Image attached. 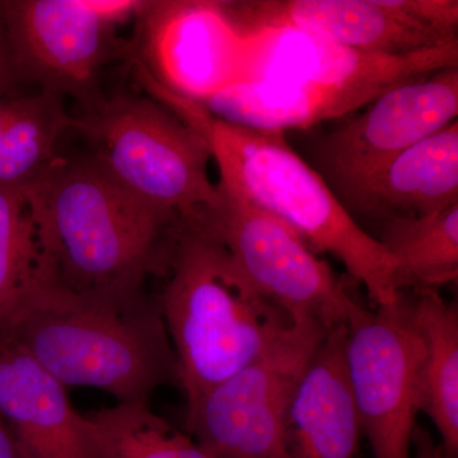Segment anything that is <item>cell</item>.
I'll list each match as a JSON object with an SVG mask.
<instances>
[{
	"instance_id": "6da1fadb",
	"label": "cell",
	"mask_w": 458,
	"mask_h": 458,
	"mask_svg": "<svg viewBox=\"0 0 458 458\" xmlns=\"http://www.w3.org/2000/svg\"><path fill=\"white\" fill-rule=\"evenodd\" d=\"M38 229L45 285L134 303L161 276L179 216L132 194L90 157H57L23 186Z\"/></svg>"
},
{
	"instance_id": "7a4b0ae2",
	"label": "cell",
	"mask_w": 458,
	"mask_h": 458,
	"mask_svg": "<svg viewBox=\"0 0 458 458\" xmlns=\"http://www.w3.org/2000/svg\"><path fill=\"white\" fill-rule=\"evenodd\" d=\"M162 102L207 140L221 174L219 189L285 223L316 254L327 252L343 262L376 306L396 300L390 256L355 222L318 172L289 146L284 132L222 122L197 102L170 92Z\"/></svg>"
},
{
	"instance_id": "3957f363",
	"label": "cell",
	"mask_w": 458,
	"mask_h": 458,
	"mask_svg": "<svg viewBox=\"0 0 458 458\" xmlns=\"http://www.w3.org/2000/svg\"><path fill=\"white\" fill-rule=\"evenodd\" d=\"M159 294L186 414L294 324L256 291L222 243L192 221L172 229Z\"/></svg>"
},
{
	"instance_id": "277c9868",
	"label": "cell",
	"mask_w": 458,
	"mask_h": 458,
	"mask_svg": "<svg viewBox=\"0 0 458 458\" xmlns=\"http://www.w3.org/2000/svg\"><path fill=\"white\" fill-rule=\"evenodd\" d=\"M60 384L96 387L119 403L179 385L158 302L117 303L40 285L0 327Z\"/></svg>"
},
{
	"instance_id": "5b68a950",
	"label": "cell",
	"mask_w": 458,
	"mask_h": 458,
	"mask_svg": "<svg viewBox=\"0 0 458 458\" xmlns=\"http://www.w3.org/2000/svg\"><path fill=\"white\" fill-rule=\"evenodd\" d=\"M90 158L120 185L181 219L218 201L212 152L197 129L153 98H98L73 117Z\"/></svg>"
},
{
	"instance_id": "8992f818",
	"label": "cell",
	"mask_w": 458,
	"mask_h": 458,
	"mask_svg": "<svg viewBox=\"0 0 458 458\" xmlns=\"http://www.w3.org/2000/svg\"><path fill=\"white\" fill-rule=\"evenodd\" d=\"M424 344L412 293L367 309L352 304L345 324L346 376L375 458H411L420 411Z\"/></svg>"
},
{
	"instance_id": "52a82bcc",
	"label": "cell",
	"mask_w": 458,
	"mask_h": 458,
	"mask_svg": "<svg viewBox=\"0 0 458 458\" xmlns=\"http://www.w3.org/2000/svg\"><path fill=\"white\" fill-rule=\"evenodd\" d=\"M328 328L294 322L260 357L204 394L186 414L192 438L214 458H285L295 388Z\"/></svg>"
},
{
	"instance_id": "ba28073f",
	"label": "cell",
	"mask_w": 458,
	"mask_h": 458,
	"mask_svg": "<svg viewBox=\"0 0 458 458\" xmlns=\"http://www.w3.org/2000/svg\"><path fill=\"white\" fill-rule=\"evenodd\" d=\"M218 191V201L190 221L222 243L256 291L293 322L310 319L327 328L345 325L357 301L327 262L285 223L222 189Z\"/></svg>"
},
{
	"instance_id": "9c48e42d",
	"label": "cell",
	"mask_w": 458,
	"mask_h": 458,
	"mask_svg": "<svg viewBox=\"0 0 458 458\" xmlns=\"http://www.w3.org/2000/svg\"><path fill=\"white\" fill-rule=\"evenodd\" d=\"M458 66L386 90L313 144V164L336 197L457 120Z\"/></svg>"
},
{
	"instance_id": "30bf717a",
	"label": "cell",
	"mask_w": 458,
	"mask_h": 458,
	"mask_svg": "<svg viewBox=\"0 0 458 458\" xmlns=\"http://www.w3.org/2000/svg\"><path fill=\"white\" fill-rule=\"evenodd\" d=\"M0 11L18 77L83 107L101 98L96 84L120 22L95 0H5Z\"/></svg>"
},
{
	"instance_id": "8fae6325",
	"label": "cell",
	"mask_w": 458,
	"mask_h": 458,
	"mask_svg": "<svg viewBox=\"0 0 458 458\" xmlns=\"http://www.w3.org/2000/svg\"><path fill=\"white\" fill-rule=\"evenodd\" d=\"M225 7L242 33L294 29L386 55L458 41L437 29L432 0H246L225 2Z\"/></svg>"
},
{
	"instance_id": "7c38bea8",
	"label": "cell",
	"mask_w": 458,
	"mask_h": 458,
	"mask_svg": "<svg viewBox=\"0 0 458 458\" xmlns=\"http://www.w3.org/2000/svg\"><path fill=\"white\" fill-rule=\"evenodd\" d=\"M141 68L168 92L201 104L242 80L245 35L225 2H144Z\"/></svg>"
},
{
	"instance_id": "4fadbf2b",
	"label": "cell",
	"mask_w": 458,
	"mask_h": 458,
	"mask_svg": "<svg viewBox=\"0 0 458 458\" xmlns=\"http://www.w3.org/2000/svg\"><path fill=\"white\" fill-rule=\"evenodd\" d=\"M243 35L245 56L241 81L387 90L458 66V41L406 55H386L294 29H264Z\"/></svg>"
},
{
	"instance_id": "5bb4252c",
	"label": "cell",
	"mask_w": 458,
	"mask_h": 458,
	"mask_svg": "<svg viewBox=\"0 0 458 458\" xmlns=\"http://www.w3.org/2000/svg\"><path fill=\"white\" fill-rule=\"evenodd\" d=\"M355 222L370 228L441 212L458 204V120L394 157L337 197Z\"/></svg>"
},
{
	"instance_id": "9a60e30c",
	"label": "cell",
	"mask_w": 458,
	"mask_h": 458,
	"mask_svg": "<svg viewBox=\"0 0 458 458\" xmlns=\"http://www.w3.org/2000/svg\"><path fill=\"white\" fill-rule=\"evenodd\" d=\"M0 411L21 458H96L65 386L0 336Z\"/></svg>"
},
{
	"instance_id": "2e32d148",
	"label": "cell",
	"mask_w": 458,
	"mask_h": 458,
	"mask_svg": "<svg viewBox=\"0 0 458 458\" xmlns=\"http://www.w3.org/2000/svg\"><path fill=\"white\" fill-rule=\"evenodd\" d=\"M344 349L345 325L328 328L286 412L285 458H364Z\"/></svg>"
},
{
	"instance_id": "e0dca14e",
	"label": "cell",
	"mask_w": 458,
	"mask_h": 458,
	"mask_svg": "<svg viewBox=\"0 0 458 458\" xmlns=\"http://www.w3.org/2000/svg\"><path fill=\"white\" fill-rule=\"evenodd\" d=\"M384 92L376 87L331 89L276 81H240L199 105L222 122L255 131L285 132L343 119Z\"/></svg>"
},
{
	"instance_id": "ac0fdd59",
	"label": "cell",
	"mask_w": 458,
	"mask_h": 458,
	"mask_svg": "<svg viewBox=\"0 0 458 458\" xmlns=\"http://www.w3.org/2000/svg\"><path fill=\"white\" fill-rule=\"evenodd\" d=\"M415 322L424 344L420 411L433 421L442 447L458 457V312L437 291L412 292Z\"/></svg>"
},
{
	"instance_id": "d6986e66",
	"label": "cell",
	"mask_w": 458,
	"mask_h": 458,
	"mask_svg": "<svg viewBox=\"0 0 458 458\" xmlns=\"http://www.w3.org/2000/svg\"><path fill=\"white\" fill-rule=\"evenodd\" d=\"M376 238L394 262L397 291H437L458 276V204L441 212L394 219Z\"/></svg>"
},
{
	"instance_id": "ffe728a7",
	"label": "cell",
	"mask_w": 458,
	"mask_h": 458,
	"mask_svg": "<svg viewBox=\"0 0 458 458\" xmlns=\"http://www.w3.org/2000/svg\"><path fill=\"white\" fill-rule=\"evenodd\" d=\"M83 418L96 458H214L153 412L148 401L119 403Z\"/></svg>"
},
{
	"instance_id": "44dd1931",
	"label": "cell",
	"mask_w": 458,
	"mask_h": 458,
	"mask_svg": "<svg viewBox=\"0 0 458 458\" xmlns=\"http://www.w3.org/2000/svg\"><path fill=\"white\" fill-rule=\"evenodd\" d=\"M63 98L40 92L29 96L25 106L0 134V186L21 189L57 158L60 137L73 129Z\"/></svg>"
},
{
	"instance_id": "7402d4cb",
	"label": "cell",
	"mask_w": 458,
	"mask_h": 458,
	"mask_svg": "<svg viewBox=\"0 0 458 458\" xmlns=\"http://www.w3.org/2000/svg\"><path fill=\"white\" fill-rule=\"evenodd\" d=\"M44 284L40 241L25 192L0 186V327Z\"/></svg>"
},
{
	"instance_id": "603a6c76",
	"label": "cell",
	"mask_w": 458,
	"mask_h": 458,
	"mask_svg": "<svg viewBox=\"0 0 458 458\" xmlns=\"http://www.w3.org/2000/svg\"><path fill=\"white\" fill-rule=\"evenodd\" d=\"M18 77L9 50L7 32L0 11V98L11 95L12 87Z\"/></svg>"
},
{
	"instance_id": "cb8c5ba5",
	"label": "cell",
	"mask_w": 458,
	"mask_h": 458,
	"mask_svg": "<svg viewBox=\"0 0 458 458\" xmlns=\"http://www.w3.org/2000/svg\"><path fill=\"white\" fill-rule=\"evenodd\" d=\"M414 448V454L411 458H454L451 457L442 445H437L427 430L421 428H415L414 436H412L411 450Z\"/></svg>"
},
{
	"instance_id": "d4e9b609",
	"label": "cell",
	"mask_w": 458,
	"mask_h": 458,
	"mask_svg": "<svg viewBox=\"0 0 458 458\" xmlns=\"http://www.w3.org/2000/svg\"><path fill=\"white\" fill-rule=\"evenodd\" d=\"M27 98L29 96L9 95L0 98V134L25 106Z\"/></svg>"
},
{
	"instance_id": "484cf974",
	"label": "cell",
	"mask_w": 458,
	"mask_h": 458,
	"mask_svg": "<svg viewBox=\"0 0 458 458\" xmlns=\"http://www.w3.org/2000/svg\"><path fill=\"white\" fill-rule=\"evenodd\" d=\"M0 458H21L7 421L0 411Z\"/></svg>"
}]
</instances>
